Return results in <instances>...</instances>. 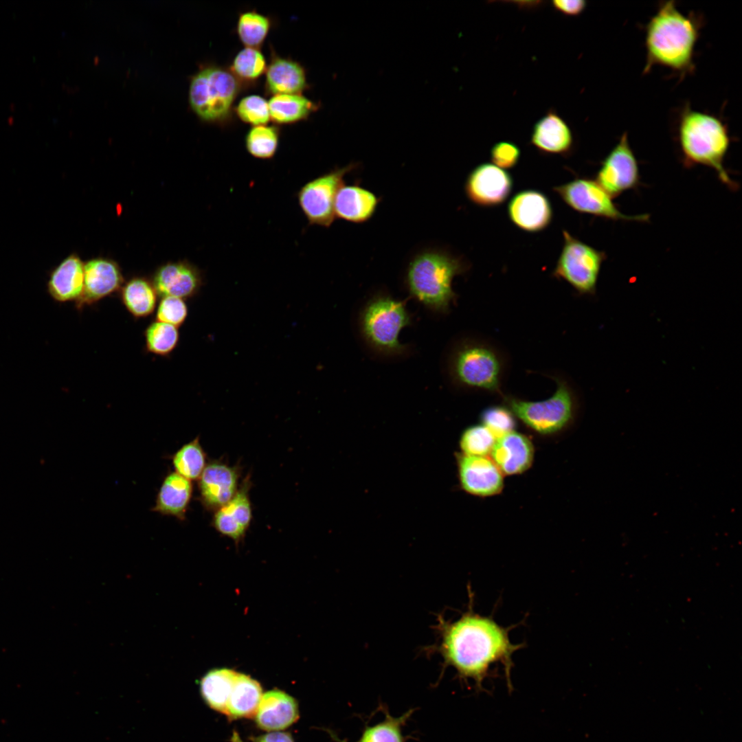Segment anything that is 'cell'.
<instances>
[{
    "mask_svg": "<svg viewBox=\"0 0 742 742\" xmlns=\"http://www.w3.org/2000/svg\"><path fill=\"white\" fill-rule=\"evenodd\" d=\"M440 644L436 649L446 666L453 667L464 680L473 679L478 689L489 676L490 668L501 663L507 684L512 689V655L523 644H514L508 630L490 617L475 613L471 608L456 620H439Z\"/></svg>",
    "mask_w": 742,
    "mask_h": 742,
    "instance_id": "6da1fadb",
    "label": "cell"
},
{
    "mask_svg": "<svg viewBox=\"0 0 742 742\" xmlns=\"http://www.w3.org/2000/svg\"><path fill=\"white\" fill-rule=\"evenodd\" d=\"M704 25L698 13H683L675 1L661 2L644 27V74L665 67L684 78L695 69V52Z\"/></svg>",
    "mask_w": 742,
    "mask_h": 742,
    "instance_id": "7a4b0ae2",
    "label": "cell"
},
{
    "mask_svg": "<svg viewBox=\"0 0 742 742\" xmlns=\"http://www.w3.org/2000/svg\"><path fill=\"white\" fill-rule=\"evenodd\" d=\"M676 142L682 162L687 168L703 166L713 170L719 180L731 191L738 183L725 168L724 160L731 144L726 123L718 115L693 109L686 104L676 120Z\"/></svg>",
    "mask_w": 742,
    "mask_h": 742,
    "instance_id": "3957f363",
    "label": "cell"
},
{
    "mask_svg": "<svg viewBox=\"0 0 742 742\" xmlns=\"http://www.w3.org/2000/svg\"><path fill=\"white\" fill-rule=\"evenodd\" d=\"M467 260L443 247H425L409 259L404 284L409 295L430 311L447 313L456 293L452 287L455 277L465 273Z\"/></svg>",
    "mask_w": 742,
    "mask_h": 742,
    "instance_id": "277c9868",
    "label": "cell"
},
{
    "mask_svg": "<svg viewBox=\"0 0 742 742\" xmlns=\"http://www.w3.org/2000/svg\"><path fill=\"white\" fill-rule=\"evenodd\" d=\"M448 370L451 379L460 387L503 396L506 360L487 341L466 339L460 342L451 352Z\"/></svg>",
    "mask_w": 742,
    "mask_h": 742,
    "instance_id": "5b68a950",
    "label": "cell"
},
{
    "mask_svg": "<svg viewBox=\"0 0 742 742\" xmlns=\"http://www.w3.org/2000/svg\"><path fill=\"white\" fill-rule=\"evenodd\" d=\"M556 390L547 399L530 401L503 395L504 405L528 429L543 436L559 434L574 422L577 398L571 385L563 378L554 376Z\"/></svg>",
    "mask_w": 742,
    "mask_h": 742,
    "instance_id": "8992f818",
    "label": "cell"
},
{
    "mask_svg": "<svg viewBox=\"0 0 742 742\" xmlns=\"http://www.w3.org/2000/svg\"><path fill=\"white\" fill-rule=\"evenodd\" d=\"M412 317L405 303L384 293L368 300L359 317L361 334L374 350L385 355H399L406 349L398 339Z\"/></svg>",
    "mask_w": 742,
    "mask_h": 742,
    "instance_id": "52a82bcc",
    "label": "cell"
},
{
    "mask_svg": "<svg viewBox=\"0 0 742 742\" xmlns=\"http://www.w3.org/2000/svg\"><path fill=\"white\" fill-rule=\"evenodd\" d=\"M240 89L232 72L222 67H207L192 78L189 101L194 111L203 120H225Z\"/></svg>",
    "mask_w": 742,
    "mask_h": 742,
    "instance_id": "ba28073f",
    "label": "cell"
},
{
    "mask_svg": "<svg viewBox=\"0 0 742 742\" xmlns=\"http://www.w3.org/2000/svg\"><path fill=\"white\" fill-rule=\"evenodd\" d=\"M562 233L563 245L552 276L567 282L579 294H594L606 253L573 236L566 229Z\"/></svg>",
    "mask_w": 742,
    "mask_h": 742,
    "instance_id": "9c48e42d",
    "label": "cell"
},
{
    "mask_svg": "<svg viewBox=\"0 0 742 742\" xmlns=\"http://www.w3.org/2000/svg\"><path fill=\"white\" fill-rule=\"evenodd\" d=\"M359 166L351 162L335 167L304 184L297 192L299 206L309 225L330 227L335 220L334 205L337 193L345 183L344 177Z\"/></svg>",
    "mask_w": 742,
    "mask_h": 742,
    "instance_id": "30bf717a",
    "label": "cell"
},
{
    "mask_svg": "<svg viewBox=\"0 0 742 742\" xmlns=\"http://www.w3.org/2000/svg\"><path fill=\"white\" fill-rule=\"evenodd\" d=\"M553 191L572 210L611 221L649 222L650 215H627L616 206L613 198L594 179L576 177L553 187Z\"/></svg>",
    "mask_w": 742,
    "mask_h": 742,
    "instance_id": "8fae6325",
    "label": "cell"
},
{
    "mask_svg": "<svg viewBox=\"0 0 742 742\" xmlns=\"http://www.w3.org/2000/svg\"><path fill=\"white\" fill-rule=\"evenodd\" d=\"M596 181L613 198L640 184L638 162L625 132L601 161Z\"/></svg>",
    "mask_w": 742,
    "mask_h": 742,
    "instance_id": "7c38bea8",
    "label": "cell"
},
{
    "mask_svg": "<svg viewBox=\"0 0 742 742\" xmlns=\"http://www.w3.org/2000/svg\"><path fill=\"white\" fill-rule=\"evenodd\" d=\"M513 179L507 171L490 163L475 166L467 175L464 190L473 204L485 207L504 203L513 188Z\"/></svg>",
    "mask_w": 742,
    "mask_h": 742,
    "instance_id": "4fadbf2b",
    "label": "cell"
},
{
    "mask_svg": "<svg viewBox=\"0 0 742 742\" xmlns=\"http://www.w3.org/2000/svg\"><path fill=\"white\" fill-rule=\"evenodd\" d=\"M458 477L462 488L477 497L499 494L504 488L503 473L488 456L457 455Z\"/></svg>",
    "mask_w": 742,
    "mask_h": 742,
    "instance_id": "5bb4252c",
    "label": "cell"
},
{
    "mask_svg": "<svg viewBox=\"0 0 742 742\" xmlns=\"http://www.w3.org/2000/svg\"><path fill=\"white\" fill-rule=\"evenodd\" d=\"M507 214L519 229L529 233L545 230L553 218V208L546 194L527 189L518 192L509 201Z\"/></svg>",
    "mask_w": 742,
    "mask_h": 742,
    "instance_id": "9a60e30c",
    "label": "cell"
},
{
    "mask_svg": "<svg viewBox=\"0 0 742 742\" xmlns=\"http://www.w3.org/2000/svg\"><path fill=\"white\" fill-rule=\"evenodd\" d=\"M124 278L119 265L112 259L96 258L84 263V287L77 309L92 305L120 291Z\"/></svg>",
    "mask_w": 742,
    "mask_h": 742,
    "instance_id": "2e32d148",
    "label": "cell"
},
{
    "mask_svg": "<svg viewBox=\"0 0 742 742\" xmlns=\"http://www.w3.org/2000/svg\"><path fill=\"white\" fill-rule=\"evenodd\" d=\"M203 280L198 267L188 260H179L159 267L150 281L161 297L172 296L185 300L197 294Z\"/></svg>",
    "mask_w": 742,
    "mask_h": 742,
    "instance_id": "e0dca14e",
    "label": "cell"
},
{
    "mask_svg": "<svg viewBox=\"0 0 742 742\" xmlns=\"http://www.w3.org/2000/svg\"><path fill=\"white\" fill-rule=\"evenodd\" d=\"M535 449L526 435L513 431L497 439L491 452V459L503 475H518L532 465Z\"/></svg>",
    "mask_w": 742,
    "mask_h": 742,
    "instance_id": "ac0fdd59",
    "label": "cell"
},
{
    "mask_svg": "<svg viewBox=\"0 0 742 742\" xmlns=\"http://www.w3.org/2000/svg\"><path fill=\"white\" fill-rule=\"evenodd\" d=\"M531 144L540 153L566 157L574 148L572 131L554 111H548L534 125Z\"/></svg>",
    "mask_w": 742,
    "mask_h": 742,
    "instance_id": "d6986e66",
    "label": "cell"
},
{
    "mask_svg": "<svg viewBox=\"0 0 742 742\" xmlns=\"http://www.w3.org/2000/svg\"><path fill=\"white\" fill-rule=\"evenodd\" d=\"M199 480L201 500L207 508L223 506L237 492V472L223 463L214 462L206 465Z\"/></svg>",
    "mask_w": 742,
    "mask_h": 742,
    "instance_id": "ffe728a7",
    "label": "cell"
},
{
    "mask_svg": "<svg viewBox=\"0 0 742 742\" xmlns=\"http://www.w3.org/2000/svg\"><path fill=\"white\" fill-rule=\"evenodd\" d=\"M381 199L358 183L339 189L335 201V217L353 223H363L375 214Z\"/></svg>",
    "mask_w": 742,
    "mask_h": 742,
    "instance_id": "44dd1931",
    "label": "cell"
},
{
    "mask_svg": "<svg viewBox=\"0 0 742 742\" xmlns=\"http://www.w3.org/2000/svg\"><path fill=\"white\" fill-rule=\"evenodd\" d=\"M84 263L76 254L64 258L49 273L47 291L56 302H76L84 287Z\"/></svg>",
    "mask_w": 742,
    "mask_h": 742,
    "instance_id": "7402d4cb",
    "label": "cell"
},
{
    "mask_svg": "<svg viewBox=\"0 0 742 742\" xmlns=\"http://www.w3.org/2000/svg\"><path fill=\"white\" fill-rule=\"evenodd\" d=\"M254 717L258 726L265 730H283L298 719L297 704L286 693L270 690L262 694Z\"/></svg>",
    "mask_w": 742,
    "mask_h": 742,
    "instance_id": "603a6c76",
    "label": "cell"
},
{
    "mask_svg": "<svg viewBox=\"0 0 742 742\" xmlns=\"http://www.w3.org/2000/svg\"><path fill=\"white\" fill-rule=\"evenodd\" d=\"M192 492L193 486L190 480L175 471L170 472L161 482L151 510L183 521Z\"/></svg>",
    "mask_w": 742,
    "mask_h": 742,
    "instance_id": "cb8c5ba5",
    "label": "cell"
},
{
    "mask_svg": "<svg viewBox=\"0 0 742 742\" xmlns=\"http://www.w3.org/2000/svg\"><path fill=\"white\" fill-rule=\"evenodd\" d=\"M251 517V503L247 489H241L215 513L213 524L219 532L238 540L245 534Z\"/></svg>",
    "mask_w": 742,
    "mask_h": 742,
    "instance_id": "d4e9b609",
    "label": "cell"
},
{
    "mask_svg": "<svg viewBox=\"0 0 742 742\" xmlns=\"http://www.w3.org/2000/svg\"><path fill=\"white\" fill-rule=\"evenodd\" d=\"M266 84L269 91L275 95L299 94L306 87L305 72L293 60L276 58L267 69Z\"/></svg>",
    "mask_w": 742,
    "mask_h": 742,
    "instance_id": "484cf974",
    "label": "cell"
},
{
    "mask_svg": "<svg viewBox=\"0 0 742 742\" xmlns=\"http://www.w3.org/2000/svg\"><path fill=\"white\" fill-rule=\"evenodd\" d=\"M262 694L261 686L256 680L238 673L228 700L226 715L232 719L254 717Z\"/></svg>",
    "mask_w": 742,
    "mask_h": 742,
    "instance_id": "4316f807",
    "label": "cell"
},
{
    "mask_svg": "<svg viewBox=\"0 0 742 742\" xmlns=\"http://www.w3.org/2000/svg\"><path fill=\"white\" fill-rule=\"evenodd\" d=\"M120 296L126 310L134 317L139 318L153 313L158 295L150 280L137 276L123 284Z\"/></svg>",
    "mask_w": 742,
    "mask_h": 742,
    "instance_id": "83f0119b",
    "label": "cell"
},
{
    "mask_svg": "<svg viewBox=\"0 0 742 742\" xmlns=\"http://www.w3.org/2000/svg\"><path fill=\"white\" fill-rule=\"evenodd\" d=\"M238 673L227 668L208 672L201 679L200 689L208 706L226 715L227 706Z\"/></svg>",
    "mask_w": 742,
    "mask_h": 742,
    "instance_id": "f1b7e54d",
    "label": "cell"
},
{
    "mask_svg": "<svg viewBox=\"0 0 742 742\" xmlns=\"http://www.w3.org/2000/svg\"><path fill=\"white\" fill-rule=\"evenodd\" d=\"M268 104L270 117L279 124L305 119L316 109L315 104L300 94L275 95Z\"/></svg>",
    "mask_w": 742,
    "mask_h": 742,
    "instance_id": "f546056e",
    "label": "cell"
},
{
    "mask_svg": "<svg viewBox=\"0 0 742 742\" xmlns=\"http://www.w3.org/2000/svg\"><path fill=\"white\" fill-rule=\"evenodd\" d=\"M175 472L189 480L200 477L206 466V456L197 436L170 456Z\"/></svg>",
    "mask_w": 742,
    "mask_h": 742,
    "instance_id": "4dcf8cb0",
    "label": "cell"
},
{
    "mask_svg": "<svg viewBox=\"0 0 742 742\" xmlns=\"http://www.w3.org/2000/svg\"><path fill=\"white\" fill-rule=\"evenodd\" d=\"M412 713L413 710L410 709L397 717L386 714L382 721L366 726L356 742H405L402 728Z\"/></svg>",
    "mask_w": 742,
    "mask_h": 742,
    "instance_id": "1f68e13d",
    "label": "cell"
},
{
    "mask_svg": "<svg viewBox=\"0 0 742 742\" xmlns=\"http://www.w3.org/2000/svg\"><path fill=\"white\" fill-rule=\"evenodd\" d=\"M144 338L148 352L166 357L177 346L179 333L177 327L155 320L145 329Z\"/></svg>",
    "mask_w": 742,
    "mask_h": 742,
    "instance_id": "d6a6232c",
    "label": "cell"
},
{
    "mask_svg": "<svg viewBox=\"0 0 742 742\" xmlns=\"http://www.w3.org/2000/svg\"><path fill=\"white\" fill-rule=\"evenodd\" d=\"M278 130L265 125L252 127L245 137V147L252 157L260 159H272L278 150Z\"/></svg>",
    "mask_w": 742,
    "mask_h": 742,
    "instance_id": "836d02e7",
    "label": "cell"
},
{
    "mask_svg": "<svg viewBox=\"0 0 742 742\" xmlns=\"http://www.w3.org/2000/svg\"><path fill=\"white\" fill-rule=\"evenodd\" d=\"M270 27L269 19L256 12L242 13L238 19L237 32L243 44L256 48L262 43Z\"/></svg>",
    "mask_w": 742,
    "mask_h": 742,
    "instance_id": "e575fe53",
    "label": "cell"
},
{
    "mask_svg": "<svg viewBox=\"0 0 742 742\" xmlns=\"http://www.w3.org/2000/svg\"><path fill=\"white\" fill-rule=\"evenodd\" d=\"M496 438L482 424L473 425L465 429L460 438V447L463 454L473 456H487L493 448Z\"/></svg>",
    "mask_w": 742,
    "mask_h": 742,
    "instance_id": "d590c367",
    "label": "cell"
},
{
    "mask_svg": "<svg viewBox=\"0 0 742 742\" xmlns=\"http://www.w3.org/2000/svg\"><path fill=\"white\" fill-rule=\"evenodd\" d=\"M480 420L496 439L513 431L517 420L513 412L505 405H491L483 409Z\"/></svg>",
    "mask_w": 742,
    "mask_h": 742,
    "instance_id": "8d00e7d4",
    "label": "cell"
},
{
    "mask_svg": "<svg viewBox=\"0 0 742 742\" xmlns=\"http://www.w3.org/2000/svg\"><path fill=\"white\" fill-rule=\"evenodd\" d=\"M266 62L262 54L256 48L245 47L235 56L232 69L235 76L252 80L265 71Z\"/></svg>",
    "mask_w": 742,
    "mask_h": 742,
    "instance_id": "74e56055",
    "label": "cell"
},
{
    "mask_svg": "<svg viewBox=\"0 0 742 742\" xmlns=\"http://www.w3.org/2000/svg\"><path fill=\"white\" fill-rule=\"evenodd\" d=\"M236 113L242 121L255 126L264 125L270 119L268 102L257 95L243 98L238 104Z\"/></svg>",
    "mask_w": 742,
    "mask_h": 742,
    "instance_id": "f35d334b",
    "label": "cell"
},
{
    "mask_svg": "<svg viewBox=\"0 0 742 742\" xmlns=\"http://www.w3.org/2000/svg\"><path fill=\"white\" fill-rule=\"evenodd\" d=\"M188 315L184 300L166 296L161 298L157 307L156 320L178 327L183 324Z\"/></svg>",
    "mask_w": 742,
    "mask_h": 742,
    "instance_id": "ab89813d",
    "label": "cell"
},
{
    "mask_svg": "<svg viewBox=\"0 0 742 742\" xmlns=\"http://www.w3.org/2000/svg\"><path fill=\"white\" fill-rule=\"evenodd\" d=\"M491 160L493 164L502 169H510L518 164L521 150L514 143L501 141L495 144L490 152Z\"/></svg>",
    "mask_w": 742,
    "mask_h": 742,
    "instance_id": "60d3db41",
    "label": "cell"
},
{
    "mask_svg": "<svg viewBox=\"0 0 742 742\" xmlns=\"http://www.w3.org/2000/svg\"><path fill=\"white\" fill-rule=\"evenodd\" d=\"M552 6L561 13L567 16H578L581 14L587 6L586 1L583 0H556L552 2Z\"/></svg>",
    "mask_w": 742,
    "mask_h": 742,
    "instance_id": "b9f144b4",
    "label": "cell"
},
{
    "mask_svg": "<svg viewBox=\"0 0 742 742\" xmlns=\"http://www.w3.org/2000/svg\"><path fill=\"white\" fill-rule=\"evenodd\" d=\"M251 740L253 742H293L291 736L284 732H271L252 737Z\"/></svg>",
    "mask_w": 742,
    "mask_h": 742,
    "instance_id": "7bdbcfd3",
    "label": "cell"
},
{
    "mask_svg": "<svg viewBox=\"0 0 742 742\" xmlns=\"http://www.w3.org/2000/svg\"><path fill=\"white\" fill-rule=\"evenodd\" d=\"M231 741L232 742H243L240 739V738L238 734L237 733V732H236V731H234L233 732L232 735Z\"/></svg>",
    "mask_w": 742,
    "mask_h": 742,
    "instance_id": "ee69618b",
    "label": "cell"
}]
</instances>
